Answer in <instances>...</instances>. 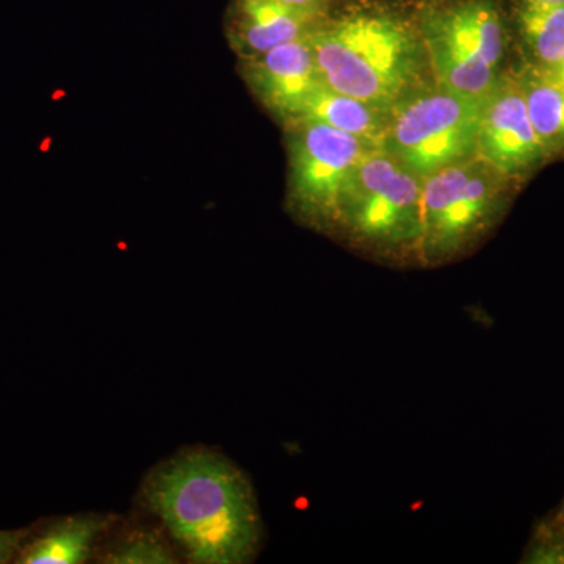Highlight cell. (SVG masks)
I'll return each instance as SVG.
<instances>
[{
	"instance_id": "7a4b0ae2",
	"label": "cell",
	"mask_w": 564,
	"mask_h": 564,
	"mask_svg": "<svg viewBox=\"0 0 564 564\" xmlns=\"http://www.w3.org/2000/svg\"><path fill=\"white\" fill-rule=\"evenodd\" d=\"M310 43L326 87L381 109L391 110L425 85L429 61L415 22L393 11L329 14Z\"/></svg>"
},
{
	"instance_id": "e0dca14e",
	"label": "cell",
	"mask_w": 564,
	"mask_h": 564,
	"mask_svg": "<svg viewBox=\"0 0 564 564\" xmlns=\"http://www.w3.org/2000/svg\"><path fill=\"white\" fill-rule=\"evenodd\" d=\"M276 2L289 7V9L300 11V13L323 20V18L332 14L334 0H276Z\"/></svg>"
},
{
	"instance_id": "30bf717a",
	"label": "cell",
	"mask_w": 564,
	"mask_h": 564,
	"mask_svg": "<svg viewBox=\"0 0 564 564\" xmlns=\"http://www.w3.org/2000/svg\"><path fill=\"white\" fill-rule=\"evenodd\" d=\"M323 20L289 9L276 0H231L226 14V39L243 61L281 44L307 39Z\"/></svg>"
},
{
	"instance_id": "8992f818",
	"label": "cell",
	"mask_w": 564,
	"mask_h": 564,
	"mask_svg": "<svg viewBox=\"0 0 564 564\" xmlns=\"http://www.w3.org/2000/svg\"><path fill=\"white\" fill-rule=\"evenodd\" d=\"M481 102L441 85H423L389 111L381 148L419 176L477 154Z\"/></svg>"
},
{
	"instance_id": "3957f363",
	"label": "cell",
	"mask_w": 564,
	"mask_h": 564,
	"mask_svg": "<svg viewBox=\"0 0 564 564\" xmlns=\"http://www.w3.org/2000/svg\"><path fill=\"white\" fill-rule=\"evenodd\" d=\"M415 28L437 85L484 101L499 84L507 29L496 0L423 7Z\"/></svg>"
},
{
	"instance_id": "d6986e66",
	"label": "cell",
	"mask_w": 564,
	"mask_h": 564,
	"mask_svg": "<svg viewBox=\"0 0 564 564\" xmlns=\"http://www.w3.org/2000/svg\"><path fill=\"white\" fill-rule=\"evenodd\" d=\"M534 3H545V6H564V0H530Z\"/></svg>"
},
{
	"instance_id": "9c48e42d",
	"label": "cell",
	"mask_w": 564,
	"mask_h": 564,
	"mask_svg": "<svg viewBox=\"0 0 564 564\" xmlns=\"http://www.w3.org/2000/svg\"><path fill=\"white\" fill-rule=\"evenodd\" d=\"M240 74L259 102L284 124L295 121L304 104L326 85L315 63L310 36L243 58Z\"/></svg>"
},
{
	"instance_id": "ba28073f",
	"label": "cell",
	"mask_w": 564,
	"mask_h": 564,
	"mask_svg": "<svg viewBox=\"0 0 564 564\" xmlns=\"http://www.w3.org/2000/svg\"><path fill=\"white\" fill-rule=\"evenodd\" d=\"M477 154L513 180L524 176L547 158L514 74H502L499 84L481 102Z\"/></svg>"
},
{
	"instance_id": "7c38bea8",
	"label": "cell",
	"mask_w": 564,
	"mask_h": 564,
	"mask_svg": "<svg viewBox=\"0 0 564 564\" xmlns=\"http://www.w3.org/2000/svg\"><path fill=\"white\" fill-rule=\"evenodd\" d=\"M389 111L391 110L381 109V107L362 101V99L334 91L325 85L315 93L310 101L304 104L303 110L300 111L295 121L325 122L334 129L351 133V135L381 148Z\"/></svg>"
},
{
	"instance_id": "2e32d148",
	"label": "cell",
	"mask_w": 564,
	"mask_h": 564,
	"mask_svg": "<svg viewBox=\"0 0 564 564\" xmlns=\"http://www.w3.org/2000/svg\"><path fill=\"white\" fill-rule=\"evenodd\" d=\"M35 527L21 530H0V564L14 563L22 545L31 538Z\"/></svg>"
},
{
	"instance_id": "9a60e30c",
	"label": "cell",
	"mask_w": 564,
	"mask_h": 564,
	"mask_svg": "<svg viewBox=\"0 0 564 564\" xmlns=\"http://www.w3.org/2000/svg\"><path fill=\"white\" fill-rule=\"evenodd\" d=\"M165 530L141 529L115 538L98 555V562L110 564H173L177 563L172 540Z\"/></svg>"
},
{
	"instance_id": "4fadbf2b",
	"label": "cell",
	"mask_w": 564,
	"mask_h": 564,
	"mask_svg": "<svg viewBox=\"0 0 564 564\" xmlns=\"http://www.w3.org/2000/svg\"><path fill=\"white\" fill-rule=\"evenodd\" d=\"M534 132L543 144L545 154L555 155L564 152V87L549 80L534 66L527 65L514 74Z\"/></svg>"
},
{
	"instance_id": "277c9868",
	"label": "cell",
	"mask_w": 564,
	"mask_h": 564,
	"mask_svg": "<svg viewBox=\"0 0 564 564\" xmlns=\"http://www.w3.org/2000/svg\"><path fill=\"white\" fill-rule=\"evenodd\" d=\"M425 177L377 148L352 174L336 232L375 254L417 258Z\"/></svg>"
},
{
	"instance_id": "5b68a950",
	"label": "cell",
	"mask_w": 564,
	"mask_h": 564,
	"mask_svg": "<svg viewBox=\"0 0 564 564\" xmlns=\"http://www.w3.org/2000/svg\"><path fill=\"white\" fill-rule=\"evenodd\" d=\"M511 181L478 154L426 176L419 261H452L477 243L502 215Z\"/></svg>"
},
{
	"instance_id": "ac0fdd59",
	"label": "cell",
	"mask_w": 564,
	"mask_h": 564,
	"mask_svg": "<svg viewBox=\"0 0 564 564\" xmlns=\"http://www.w3.org/2000/svg\"><path fill=\"white\" fill-rule=\"evenodd\" d=\"M540 73H543L549 80L555 82V84L560 85V87H564V55L562 61L552 66L551 69L540 70Z\"/></svg>"
},
{
	"instance_id": "8fae6325",
	"label": "cell",
	"mask_w": 564,
	"mask_h": 564,
	"mask_svg": "<svg viewBox=\"0 0 564 564\" xmlns=\"http://www.w3.org/2000/svg\"><path fill=\"white\" fill-rule=\"evenodd\" d=\"M111 514H76L58 519L33 533L22 545L17 564H80L93 558L99 540L111 532Z\"/></svg>"
},
{
	"instance_id": "5bb4252c",
	"label": "cell",
	"mask_w": 564,
	"mask_h": 564,
	"mask_svg": "<svg viewBox=\"0 0 564 564\" xmlns=\"http://www.w3.org/2000/svg\"><path fill=\"white\" fill-rule=\"evenodd\" d=\"M519 32L529 51V65L551 69L564 55V6L522 0L518 9Z\"/></svg>"
},
{
	"instance_id": "52a82bcc",
	"label": "cell",
	"mask_w": 564,
	"mask_h": 564,
	"mask_svg": "<svg viewBox=\"0 0 564 564\" xmlns=\"http://www.w3.org/2000/svg\"><path fill=\"white\" fill-rule=\"evenodd\" d=\"M285 129L289 210L310 228L336 232L352 174L380 147L321 121H293Z\"/></svg>"
},
{
	"instance_id": "6da1fadb",
	"label": "cell",
	"mask_w": 564,
	"mask_h": 564,
	"mask_svg": "<svg viewBox=\"0 0 564 564\" xmlns=\"http://www.w3.org/2000/svg\"><path fill=\"white\" fill-rule=\"evenodd\" d=\"M140 502L191 563H250L261 549L251 481L210 448H184L158 464L141 485Z\"/></svg>"
}]
</instances>
